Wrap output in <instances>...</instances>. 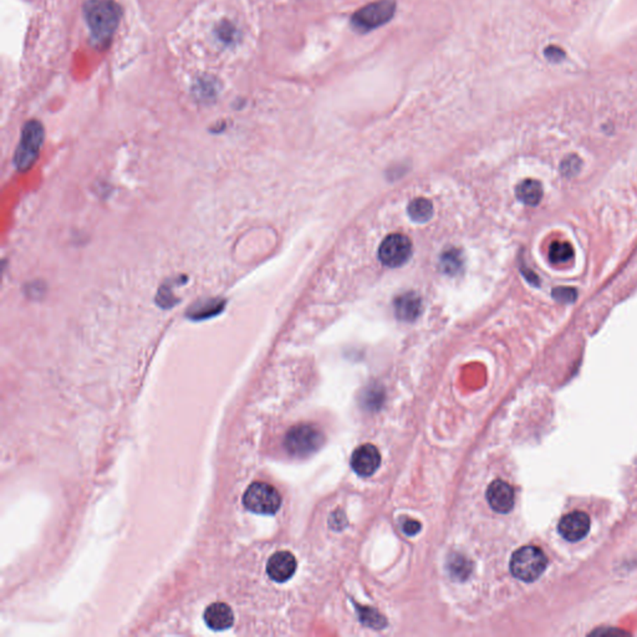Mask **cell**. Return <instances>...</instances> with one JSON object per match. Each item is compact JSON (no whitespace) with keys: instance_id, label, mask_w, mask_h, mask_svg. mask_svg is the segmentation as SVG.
I'll return each mask as SVG.
<instances>
[{"instance_id":"603a6c76","label":"cell","mask_w":637,"mask_h":637,"mask_svg":"<svg viewBox=\"0 0 637 637\" xmlns=\"http://www.w3.org/2000/svg\"><path fill=\"white\" fill-rule=\"evenodd\" d=\"M402 529L406 533L407 536H416L418 531L421 530V524L416 520H406L402 525Z\"/></svg>"},{"instance_id":"5bb4252c","label":"cell","mask_w":637,"mask_h":637,"mask_svg":"<svg viewBox=\"0 0 637 637\" xmlns=\"http://www.w3.org/2000/svg\"><path fill=\"white\" fill-rule=\"evenodd\" d=\"M227 301L222 298H207V299L198 300L188 308L186 316L192 322H204L212 319L215 316L220 315L225 309Z\"/></svg>"},{"instance_id":"8fae6325","label":"cell","mask_w":637,"mask_h":637,"mask_svg":"<svg viewBox=\"0 0 637 637\" xmlns=\"http://www.w3.org/2000/svg\"><path fill=\"white\" fill-rule=\"evenodd\" d=\"M296 570V560L289 552H278L270 557L267 564L269 578L277 583L288 581Z\"/></svg>"},{"instance_id":"7a4b0ae2","label":"cell","mask_w":637,"mask_h":637,"mask_svg":"<svg viewBox=\"0 0 637 637\" xmlns=\"http://www.w3.org/2000/svg\"><path fill=\"white\" fill-rule=\"evenodd\" d=\"M44 139H45V131H44L43 125L39 121L32 120L24 125L22 134H20V141L16 147L14 160H13L16 171L24 173L34 166V163L38 160L40 150L43 147Z\"/></svg>"},{"instance_id":"2e32d148","label":"cell","mask_w":637,"mask_h":637,"mask_svg":"<svg viewBox=\"0 0 637 637\" xmlns=\"http://www.w3.org/2000/svg\"><path fill=\"white\" fill-rule=\"evenodd\" d=\"M515 194L522 203L536 207L543 198V187L536 179H524L515 188Z\"/></svg>"},{"instance_id":"e0dca14e","label":"cell","mask_w":637,"mask_h":637,"mask_svg":"<svg viewBox=\"0 0 637 637\" xmlns=\"http://www.w3.org/2000/svg\"><path fill=\"white\" fill-rule=\"evenodd\" d=\"M407 212L413 222L426 223L434 215V206L429 199L416 198L410 202L407 207Z\"/></svg>"},{"instance_id":"3957f363","label":"cell","mask_w":637,"mask_h":637,"mask_svg":"<svg viewBox=\"0 0 637 637\" xmlns=\"http://www.w3.org/2000/svg\"><path fill=\"white\" fill-rule=\"evenodd\" d=\"M546 565L545 554L536 546H523L510 559V572L525 583H533L541 578Z\"/></svg>"},{"instance_id":"6da1fadb","label":"cell","mask_w":637,"mask_h":637,"mask_svg":"<svg viewBox=\"0 0 637 637\" xmlns=\"http://www.w3.org/2000/svg\"><path fill=\"white\" fill-rule=\"evenodd\" d=\"M84 11L92 39L108 43L120 22V6L113 0H89Z\"/></svg>"},{"instance_id":"30bf717a","label":"cell","mask_w":637,"mask_h":637,"mask_svg":"<svg viewBox=\"0 0 637 637\" xmlns=\"http://www.w3.org/2000/svg\"><path fill=\"white\" fill-rule=\"evenodd\" d=\"M487 500L493 510L507 515L515 507V491L508 483L497 479L488 487Z\"/></svg>"},{"instance_id":"9c48e42d","label":"cell","mask_w":637,"mask_h":637,"mask_svg":"<svg viewBox=\"0 0 637 637\" xmlns=\"http://www.w3.org/2000/svg\"><path fill=\"white\" fill-rule=\"evenodd\" d=\"M557 529L568 541H581L589 533L590 518L583 512H573L560 520Z\"/></svg>"},{"instance_id":"52a82bcc","label":"cell","mask_w":637,"mask_h":637,"mask_svg":"<svg viewBox=\"0 0 637 637\" xmlns=\"http://www.w3.org/2000/svg\"><path fill=\"white\" fill-rule=\"evenodd\" d=\"M412 256V243L408 236L400 233L386 236L379 248V259L389 268H400Z\"/></svg>"},{"instance_id":"7402d4cb","label":"cell","mask_w":637,"mask_h":637,"mask_svg":"<svg viewBox=\"0 0 637 637\" xmlns=\"http://www.w3.org/2000/svg\"><path fill=\"white\" fill-rule=\"evenodd\" d=\"M25 294L32 299H40V296L45 294V285L40 282H32L30 284L27 285Z\"/></svg>"},{"instance_id":"44dd1931","label":"cell","mask_w":637,"mask_h":637,"mask_svg":"<svg viewBox=\"0 0 637 637\" xmlns=\"http://www.w3.org/2000/svg\"><path fill=\"white\" fill-rule=\"evenodd\" d=\"M580 170V160L575 156L568 157L565 161L562 162V171L565 176H574L578 173Z\"/></svg>"},{"instance_id":"ac0fdd59","label":"cell","mask_w":637,"mask_h":637,"mask_svg":"<svg viewBox=\"0 0 637 637\" xmlns=\"http://www.w3.org/2000/svg\"><path fill=\"white\" fill-rule=\"evenodd\" d=\"M439 263H441V269L443 273L447 275H455L462 270L463 257L458 249L450 248L448 251L442 253Z\"/></svg>"},{"instance_id":"7c38bea8","label":"cell","mask_w":637,"mask_h":637,"mask_svg":"<svg viewBox=\"0 0 637 637\" xmlns=\"http://www.w3.org/2000/svg\"><path fill=\"white\" fill-rule=\"evenodd\" d=\"M395 314L401 322H412L422 314V299L416 293L408 291L398 295L393 301Z\"/></svg>"},{"instance_id":"8992f818","label":"cell","mask_w":637,"mask_h":637,"mask_svg":"<svg viewBox=\"0 0 637 637\" xmlns=\"http://www.w3.org/2000/svg\"><path fill=\"white\" fill-rule=\"evenodd\" d=\"M324 434L310 424H299L290 429L284 439V446L294 457H308L322 448Z\"/></svg>"},{"instance_id":"5b68a950","label":"cell","mask_w":637,"mask_h":637,"mask_svg":"<svg viewBox=\"0 0 637 637\" xmlns=\"http://www.w3.org/2000/svg\"><path fill=\"white\" fill-rule=\"evenodd\" d=\"M243 504L252 513L273 515L282 505V497L278 491L268 483L256 482L251 484L243 496Z\"/></svg>"},{"instance_id":"ba28073f","label":"cell","mask_w":637,"mask_h":637,"mask_svg":"<svg viewBox=\"0 0 637 637\" xmlns=\"http://www.w3.org/2000/svg\"><path fill=\"white\" fill-rule=\"evenodd\" d=\"M380 465V452L375 446H361L353 452L351 457V467L361 477L372 476Z\"/></svg>"},{"instance_id":"d6986e66","label":"cell","mask_w":637,"mask_h":637,"mask_svg":"<svg viewBox=\"0 0 637 637\" xmlns=\"http://www.w3.org/2000/svg\"><path fill=\"white\" fill-rule=\"evenodd\" d=\"M574 257V248L567 241H554L549 248V260L553 264H565Z\"/></svg>"},{"instance_id":"ffe728a7","label":"cell","mask_w":637,"mask_h":637,"mask_svg":"<svg viewBox=\"0 0 637 637\" xmlns=\"http://www.w3.org/2000/svg\"><path fill=\"white\" fill-rule=\"evenodd\" d=\"M576 291L573 289V288H555V289L553 290V298L559 301V303H562V304H570V303H574L575 300H576Z\"/></svg>"},{"instance_id":"9a60e30c","label":"cell","mask_w":637,"mask_h":637,"mask_svg":"<svg viewBox=\"0 0 637 637\" xmlns=\"http://www.w3.org/2000/svg\"><path fill=\"white\" fill-rule=\"evenodd\" d=\"M187 280L188 278L186 275L166 280V282L158 288V291H157V295H156V304L160 306V308H162V309H165V310H168V309L175 308V306L179 303V299H178L176 295H175V293H173V286L179 284H186Z\"/></svg>"},{"instance_id":"4fadbf2b","label":"cell","mask_w":637,"mask_h":637,"mask_svg":"<svg viewBox=\"0 0 637 637\" xmlns=\"http://www.w3.org/2000/svg\"><path fill=\"white\" fill-rule=\"evenodd\" d=\"M204 622L215 631H225L234 624V614L225 603H215L204 611Z\"/></svg>"},{"instance_id":"cb8c5ba5","label":"cell","mask_w":637,"mask_h":637,"mask_svg":"<svg viewBox=\"0 0 637 637\" xmlns=\"http://www.w3.org/2000/svg\"><path fill=\"white\" fill-rule=\"evenodd\" d=\"M545 56L550 61H560L565 56V54H564L562 49L549 46V48H546Z\"/></svg>"},{"instance_id":"277c9868","label":"cell","mask_w":637,"mask_h":637,"mask_svg":"<svg viewBox=\"0 0 637 637\" xmlns=\"http://www.w3.org/2000/svg\"><path fill=\"white\" fill-rule=\"evenodd\" d=\"M396 13L395 0H379L361 8L351 16V25L356 32H369L385 25Z\"/></svg>"}]
</instances>
